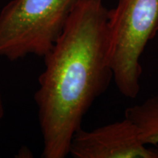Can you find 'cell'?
Wrapping results in <instances>:
<instances>
[{"label":"cell","instance_id":"cell-1","mask_svg":"<svg viewBox=\"0 0 158 158\" xmlns=\"http://www.w3.org/2000/svg\"><path fill=\"white\" fill-rule=\"evenodd\" d=\"M108 10L102 0H78L45 55L35 94L44 158H64L94 102L114 80L108 57Z\"/></svg>","mask_w":158,"mask_h":158},{"label":"cell","instance_id":"cell-2","mask_svg":"<svg viewBox=\"0 0 158 158\" xmlns=\"http://www.w3.org/2000/svg\"><path fill=\"white\" fill-rule=\"evenodd\" d=\"M158 34V0H118L108 10V57L118 92L134 99L140 92L141 58Z\"/></svg>","mask_w":158,"mask_h":158},{"label":"cell","instance_id":"cell-3","mask_svg":"<svg viewBox=\"0 0 158 158\" xmlns=\"http://www.w3.org/2000/svg\"><path fill=\"white\" fill-rule=\"evenodd\" d=\"M78 0H11L0 11V57L44 56Z\"/></svg>","mask_w":158,"mask_h":158},{"label":"cell","instance_id":"cell-4","mask_svg":"<svg viewBox=\"0 0 158 158\" xmlns=\"http://www.w3.org/2000/svg\"><path fill=\"white\" fill-rule=\"evenodd\" d=\"M69 155L74 158H158V150L148 148L134 124L124 117L92 130L79 129Z\"/></svg>","mask_w":158,"mask_h":158},{"label":"cell","instance_id":"cell-5","mask_svg":"<svg viewBox=\"0 0 158 158\" xmlns=\"http://www.w3.org/2000/svg\"><path fill=\"white\" fill-rule=\"evenodd\" d=\"M124 117L134 124L144 144L158 145V94L128 107Z\"/></svg>","mask_w":158,"mask_h":158},{"label":"cell","instance_id":"cell-6","mask_svg":"<svg viewBox=\"0 0 158 158\" xmlns=\"http://www.w3.org/2000/svg\"><path fill=\"white\" fill-rule=\"evenodd\" d=\"M4 114H5V110H4L2 96L1 91H0V123H1L2 119V118H3Z\"/></svg>","mask_w":158,"mask_h":158}]
</instances>
